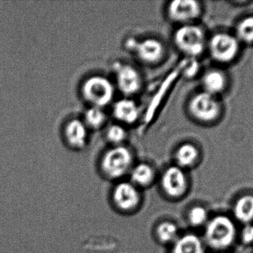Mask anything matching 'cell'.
Listing matches in <instances>:
<instances>
[{"label": "cell", "instance_id": "cell-1", "mask_svg": "<svg viewBox=\"0 0 253 253\" xmlns=\"http://www.w3.org/2000/svg\"><path fill=\"white\" fill-rule=\"evenodd\" d=\"M81 94L90 106L104 108L112 102L115 88L105 76L93 75L84 80L82 85Z\"/></svg>", "mask_w": 253, "mask_h": 253}, {"label": "cell", "instance_id": "cell-2", "mask_svg": "<svg viewBox=\"0 0 253 253\" xmlns=\"http://www.w3.org/2000/svg\"><path fill=\"white\" fill-rule=\"evenodd\" d=\"M173 40L177 49L190 58L202 54L206 45L203 30L193 24L181 25L174 33Z\"/></svg>", "mask_w": 253, "mask_h": 253}, {"label": "cell", "instance_id": "cell-3", "mask_svg": "<svg viewBox=\"0 0 253 253\" xmlns=\"http://www.w3.org/2000/svg\"><path fill=\"white\" fill-rule=\"evenodd\" d=\"M132 152L125 146H117L110 149L104 154L101 167L107 176L118 178L123 176L132 166Z\"/></svg>", "mask_w": 253, "mask_h": 253}, {"label": "cell", "instance_id": "cell-4", "mask_svg": "<svg viewBox=\"0 0 253 253\" xmlns=\"http://www.w3.org/2000/svg\"><path fill=\"white\" fill-rule=\"evenodd\" d=\"M236 229L231 220L219 215L211 220L206 229V239L215 248H224L234 240Z\"/></svg>", "mask_w": 253, "mask_h": 253}, {"label": "cell", "instance_id": "cell-5", "mask_svg": "<svg viewBox=\"0 0 253 253\" xmlns=\"http://www.w3.org/2000/svg\"><path fill=\"white\" fill-rule=\"evenodd\" d=\"M188 110L193 118L204 123H209L219 116L221 107L214 95L202 92L192 97L189 102Z\"/></svg>", "mask_w": 253, "mask_h": 253}, {"label": "cell", "instance_id": "cell-6", "mask_svg": "<svg viewBox=\"0 0 253 253\" xmlns=\"http://www.w3.org/2000/svg\"><path fill=\"white\" fill-rule=\"evenodd\" d=\"M126 47L135 53L140 61L147 65L159 63L165 58L166 53L163 43L155 38L141 40L129 39L126 41Z\"/></svg>", "mask_w": 253, "mask_h": 253}, {"label": "cell", "instance_id": "cell-7", "mask_svg": "<svg viewBox=\"0 0 253 253\" xmlns=\"http://www.w3.org/2000/svg\"><path fill=\"white\" fill-rule=\"evenodd\" d=\"M117 87L122 94L129 97L135 95L142 87L141 74L132 65L117 62L113 65Z\"/></svg>", "mask_w": 253, "mask_h": 253}, {"label": "cell", "instance_id": "cell-8", "mask_svg": "<svg viewBox=\"0 0 253 253\" xmlns=\"http://www.w3.org/2000/svg\"><path fill=\"white\" fill-rule=\"evenodd\" d=\"M202 7L195 0H175L167 7V15L171 22L181 25L191 24L200 16Z\"/></svg>", "mask_w": 253, "mask_h": 253}, {"label": "cell", "instance_id": "cell-9", "mask_svg": "<svg viewBox=\"0 0 253 253\" xmlns=\"http://www.w3.org/2000/svg\"><path fill=\"white\" fill-rule=\"evenodd\" d=\"M211 56L221 62L233 60L239 51V43L236 37L228 34H217L211 38L209 43Z\"/></svg>", "mask_w": 253, "mask_h": 253}, {"label": "cell", "instance_id": "cell-10", "mask_svg": "<svg viewBox=\"0 0 253 253\" xmlns=\"http://www.w3.org/2000/svg\"><path fill=\"white\" fill-rule=\"evenodd\" d=\"M64 138L66 144L75 150H82L88 141V129L83 120L73 119L64 128Z\"/></svg>", "mask_w": 253, "mask_h": 253}, {"label": "cell", "instance_id": "cell-11", "mask_svg": "<svg viewBox=\"0 0 253 253\" xmlns=\"http://www.w3.org/2000/svg\"><path fill=\"white\" fill-rule=\"evenodd\" d=\"M162 187L169 196H181L187 187V179L182 169L178 166L167 169L162 177Z\"/></svg>", "mask_w": 253, "mask_h": 253}, {"label": "cell", "instance_id": "cell-12", "mask_svg": "<svg viewBox=\"0 0 253 253\" xmlns=\"http://www.w3.org/2000/svg\"><path fill=\"white\" fill-rule=\"evenodd\" d=\"M116 204L123 209L129 210L137 206L139 202V193L130 183L123 182L117 186L114 192Z\"/></svg>", "mask_w": 253, "mask_h": 253}, {"label": "cell", "instance_id": "cell-13", "mask_svg": "<svg viewBox=\"0 0 253 253\" xmlns=\"http://www.w3.org/2000/svg\"><path fill=\"white\" fill-rule=\"evenodd\" d=\"M140 111L135 101L129 98L119 100L113 107V115L124 124H134L139 117Z\"/></svg>", "mask_w": 253, "mask_h": 253}, {"label": "cell", "instance_id": "cell-14", "mask_svg": "<svg viewBox=\"0 0 253 253\" xmlns=\"http://www.w3.org/2000/svg\"><path fill=\"white\" fill-rule=\"evenodd\" d=\"M226 77L218 70H211L205 74L202 80L205 92L215 96L224 90L226 86Z\"/></svg>", "mask_w": 253, "mask_h": 253}, {"label": "cell", "instance_id": "cell-15", "mask_svg": "<svg viewBox=\"0 0 253 253\" xmlns=\"http://www.w3.org/2000/svg\"><path fill=\"white\" fill-rule=\"evenodd\" d=\"M173 253H204L202 241L195 235H186L178 239L173 247Z\"/></svg>", "mask_w": 253, "mask_h": 253}, {"label": "cell", "instance_id": "cell-16", "mask_svg": "<svg viewBox=\"0 0 253 253\" xmlns=\"http://www.w3.org/2000/svg\"><path fill=\"white\" fill-rule=\"evenodd\" d=\"M198 149L193 144H181L175 152V160L180 168L190 167L193 166L199 157Z\"/></svg>", "mask_w": 253, "mask_h": 253}, {"label": "cell", "instance_id": "cell-17", "mask_svg": "<svg viewBox=\"0 0 253 253\" xmlns=\"http://www.w3.org/2000/svg\"><path fill=\"white\" fill-rule=\"evenodd\" d=\"M108 120L106 113L103 108L90 106L84 113V124L87 129L99 130L102 129Z\"/></svg>", "mask_w": 253, "mask_h": 253}, {"label": "cell", "instance_id": "cell-18", "mask_svg": "<svg viewBox=\"0 0 253 253\" xmlns=\"http://www.w3.org/2000/svg\"><path fill=\"white\" fill-rule=\"evenodd\" d=\"M236 218L242 222L248 223L253 219V196L241 198L234 208Z\"/></svg>", "mask_w": 253, "mask_h": 253}, {"label": "cell", "instance_id": "cell-19", "mask_svg": "<svg viewBox=\"0 0 253 253\" xmlns=\"http://www.w3.org/2000/svg\"><path fill=\"white\" fill-rule=\"evenodd\" d=\"M153 168L147 163H139L132 169L131 178L135 184L146 186L150 184L154 178Z\"/></svg>", "mask_w": 253, "mask_h": 253}, {"label": "cell", "instance_id": "cell-20", "mask_svg": "<svg viewBox=\"0 0 253 253\" xmlns=\"http://www.w3.org/2000/svg\"><path fill=\"white\" fill-rule=\"evenodd\" d=\"M127 132L124 126L120 124L111 125L105 132V137L108 142L114 147L122 146L127 138Z\"/></svg>", "mask_w": 253, "mask_h": 253}, {"label": "cell", "instance_id": "cell-21", "mask_svg": "<svg viewBox=\"0 0 253 253\" xmlns=\"http://www.w3.org/2000/svg\"><path fill=\"white\" fill-rule=\"evenodd\" d=\"M238 37L245 43H253V16L242 19L237 27Z\"/></svg>", "mask_w": 253, "mask_h": 253}, {"label": "cell", "instance_id": "cell-22", "mask_svg": "<svg viewBox=\"0 0 253 253\" xmlns=\"http://www.w3.org/2000/svg\"><path fill=\"white\" fill-rule=\"evenodd\" d=\"M157 235L162 242L169 243L176 239L178 229L172 223L164 222L158 227Z\"/></svg>", "mask_w": 253, "mask_h": 253}, {"label": "cell", "instance_id": "cell-23", "mask_svg": "<svg viewBox=\"0 0 253 253\" xmlns=\"http://www.w3.org/2000/svg\"><path fill=\"white\" fill-rule=\"evenodd\" d=\"M190 223L194 226H200L208 219V212L201 206L193 208L189 214Z\"/></svg>", "mask_w": 253, "mask_h": 253}, {"label": "cell", "instance_id": "cell-24", "mask_svg": "<svg viewBox=\"0 0 253 253\" xmlns=\"http://www.w3.org/2000/svg\"><path fill=\"white\" fill-rule=\"evenodd\" d=\"M242 240L246 244L253 242V225H248L244 228L242 231Z\"/></svg>", "mask_w": 253, "mask_h": 253}]
</instances>
